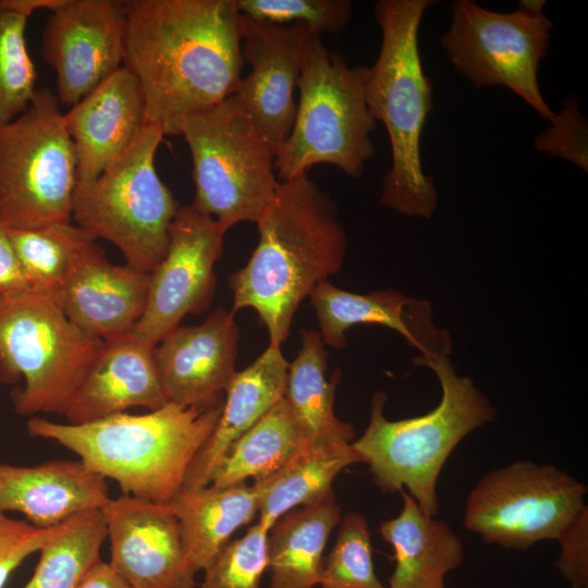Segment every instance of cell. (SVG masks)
<instances>
[{"label":"cell","instance_id":"cell-1","mask_svg":"<svg viewBox=\"0 0 588 588\" xmlns=\"http://www.w3.org/2000/svg\"><path fill=\"white\" fill-rule=\"evenodd\" d=\"M244 63L234 0L125 1L123 65L139 84L146 125L164 136L235 94Z\"/></svg>","mask_w":588,"mask_h":588},{"label":"cell","instance_id":"cell-2","mask_svg":"<svg viewBox=\"0 0 588 588\" xmlns=\"http://www.w3.org/2000/svg\"><path fill=\"white\" fill-rule=\"evenodd\" d=\"M338 213L330 194L303 173L279 181L257 220V246L229 286L232 311L254 309L269 344L287 339L301 302L341 269L347 237Z\"/></svg>","mask_w":588,"mask_h":588},{"label":"cell","instance_id":"cell-3","mask_svg":"<svg viewBox=\"0 0 588 588\" xmlns=\"http://www.w3.org/2000/svg\"><path fill=\"white\" fill-rule=\"evenodd\" d=\"M223 402L167 403L147 414L125 412L81 425L35 416L26 430L70 450L89 470L117 482L123 494L168 503L215 430Z\"/></svg>","mask_w":588,"mask_h":588},{"label":"cell","instance_id":"cell-4","mask_svg":"<svg viewBox=\"0 0 588 588\" xmlns=\"http://www.w3.org/2000/svg\"><path fill=\"white\" fill-rule=\"evenodd\" d=\"M434 0H379L375 19L381 44L367 66L366 102L373 120L387 128L391 168L382 179L381 204L405 217L429 219L439 194L421 164L420 138L432 110V83L425 73L418 34Z\"/></svg>","mask_w":588,"mask_h":588},{"label":"cell","instance_id":"cell-5","mask_svg":"<svg viewBox=\"0 0 588 588\" xmlns=\"http://www.w3.org/2000/svg\"><path fill=\"white\" fill-rule=\"evenodd\" d=\"M414 363L438 378L440 403L424 415L389 420L383 413L388 395L377 391L369 424L352 446L382 492L407 489L425 513L436 516L437 483L445 462L466 436L494 420L495 408L470 378L457 375L449 354L418 355Z\"/></svg>","mask_w":588,"mask_h":588},{"label":"cell","instance_id":"cell-6","mask_svg":"<svg viewBox=\"0 0 588 588\" xmlns=\"http://www.w3.org/2000/svg\"><path fill=\"white\" fill-rule=\"evenodd\" d=\"M367 66H350L320 41L298 82L292 130L275 152L279 181L315 164H331L346 175L362 177L375 156L370 137L377 122L366 102Z\"/></svg>","mask_w":588,"mask_h":588},{"label":"cell","instance_id":"cell-7","mask_svg":"<svg viewBox=\"0 0 588 588\" xmlns=\"http://www.w3.org/2000/svg\"><path fill=\"white\" fill-rule=\"evenodd\" d=\"M179 135L193 162L192 205L226 230L256 223L279 184L275 151L235 94L186 117Z\"/></svg>","mask_w":588,"mask_h":588},{"label":"cell","instance_id":"cell-8","mask_svg":"<svg viewBox=\"0 0 588 588\" xmlns=\"http://www.w3.org/2000/svg\"><path fill=\"white\" fill-rule=\"evenodd\" d=\"M163 136L145 125L130 150L94 181L77 183L73 197L75 224L115 245L126 265L146 273L164 257L180 208L156 169Z\"/></svg>","mask_w":588,"mask_h":588},{"label":"cell","instance_id":"cell-9","mask_svg":"<svg viewBox=\"0 0 588 588\" xmlns=\"http://www.w3.org/2000/svg\"><path fill=\"white\" fill-rule=\"evenodd\" d=\"M102 341L82 332L52 296L0 298V382L21 416L62 415Z\"/></svg>","mask_w":588,"mask_h":588},{"label":"cell","instance_id":"cell-10","mask_svg":"<svg viewBox=\"0 0 588 588\" xmlns=\"http://www.w3.org/2000/svg\"><path fill=\"white\" fill-rule=\"evenodd\" d=\"M74 144L56 93L37 89L28 108L0 127V219L13 229L72 221Z\"/></svg>","mask_w":588,"mask_h":588},{"label":"cell","instance_id":"cell-11","mask_svg":"<svg viewBox=\"0 0 588 588\" xmlns=\"http://www.w3.org/2000/svg\"><path fill=\"white\" fill-rule=\"evenodd\" d=\"M552 27L543 12L502 13L473 0H455L440 41L455 71L475 87H506L551 123L555 113L540 91L538 70Z\"/></svg>","mask_w":588,"mask_h":588},{"label":"cell","instance_id":"cell-12","mask_svg":"<svg viewBox=\"0 0 588 588\" xmlns=\"http://www.w3.org/2000/svg\"><path fill=\"white\" fill-rule=\"evenodd\" d=\"M586 485L551 464L517 461L477 481L464 525L488 543L527 550L556 540L586 505Z\"/></svg>","mask_w":588,"mask_h":588},{"label":"cell","instance_id":"cell-13","mask_svg":"<svg viewBox=\"0 0 588 588\" xmlns=\"http://www.w3.org/2000/svg\"><path fill=\"white\" fill-rule=\"evenodd\" d=\"M226 229L192 204L180 206L169 230L164 257L149 273L145 311L130 334L156 346L182 319L206 310L215 296V266Z\"/></svg>","mask_w":588,"mask_h":588},{"label":"cell","instance_id":"cell-14","mask_svg":"<svg viewBox=\"0 0 588 588\" xmlns=\"http://www.w3.org/2000/svg\"><path fill=\"white\" fill-rule=\"evenodd\" d=\"M242 54L250 72L235 96L274 151L287 138L295 118V90L319 32L302 23L278 25L240 14Z\"/></svg>","mask_w":588,"mask_h":588},{"label":"cell","instance_id":"cell-15","mask_svg":"<svg viewBox=\"0 0 588 588\" xmlns=\"http://www.w3.org/2000/svg\"><path fill=\"white\" fill-rule=\"evenodd\" d=\"M125 1L66 0L41 34L60 105L72 107L123 66Z\"/></svg>","mask_w":588,"mask_h":588},{"label":"cell","instance_id":"cell-16","mask_svg":"<svg viewBox=\"0 0 588 588\" xmlns=\"http://www.w3.org/2000/svg\"><path fill=\"white\" fill-rule=\"evenodd\" d=\"M110 541V565L131 588H195L196 572L183 549L167 503L123 494L101 509Z\"/></svg>","mask_w":588,"mask_h":588},{"label":"cell","instance_id":"cell-17","mask_svg":"<svg viewBox=\"0 0 588 588\" xmlns=\"http://www.w3.org/2000/svg\"><path fill=\"white\" fill-rule=\"evenodd\" d=\"M240 340L234 313L218 307L195 326H177L155 346L168 403L200 406L223 399L235 375Z\"/></svg>","mask_w":588,"mask_h":588},{"label":"cell","instance_id":"cell-18","mask_svg":"<svg viewBox=\"0 0 588 588\" xmlns=\"http://www.w3.org/2000/svg\"><path fill=\"white\" fill-rule=\"evenodd\" d=\"M63 119L75 148L77 183L91 182L130 150L146 125L139 84L123 65Z\"/></svg>","mask_w":588,"mask_h":588},{"label":"cell","instance_id":"cell-19","mask_svg":"<svg viewBox=\"0 0 588 588\" xmlns=\"http://www.w3.org/2000/svg\"><path fill=\"white\" fill-rule=\"evenodd\" d=\"M167 403L155 346L126 333L102 341L62 416L68 424L81 425L132 407L154 411Z\"/></svg>","mask_w":588,"mask_h":588},{"label":"cell","instance_id":"cell-20","mask_svg":"<svg viewBox=\"0 0 588 588\" xmlns=\"http://www.w3.org/2000/svg\"><path fill=\"white\" fill-rule=\"evenodd\" d=\"M148 287L149 273L112 264L95 241L56 299L82 332L105 341L131 332L145 311Z\"/></svg>","mask_w":588,"mask_h":588},{"label":"cell","instance_id":"cell-21","mask_svg":"<svg viewBox=\"0 0 588 588\" xmlns=\"http://www.w3.org/2000/svg\"><path fill=\"white\" fill-rule=\"evenodd\" d=\"M319 326V334L332 348L346 346V332L356 324H379L394 330L418 350L419 355L450 354L451 336L432 321L427 301L406 296L395 290L368 294L344 291L329 280L319 283L309 295Z\"/></svg>","mask_w":588,"mask_h":588},{"label":"cell","instance_id":"cell-22","mask_svg":"<svg viewBox=\"0 0 588 588\" xmlns=\"http://www.w3.org/2000/svg\"><path fill=\"white\" fill-rule=\"evenodd\" d=\"M109 499L107 480L79 460L34 466L0 463V513H21L36 527H56L79 513L101 510Z\"/></svg>","mask_w":588,"mask_h":588},{"label":"cell","instance_id":"cell-23","mask_svg":"<svg viewBox=\"0 0 588 588\" xmlns=\"http://www.w3.org/2000/svg\"><path fill=\"white\" fill-rule=\"evenodd\" d=\"M287 370L280 346L269 344L249 366L235 372L225 390L219 420L193 460L184 488L210 485L229 448L284 396Z\"/></svg>","mask_w":588,"mask_h":588},{"label":"cell","instance_id":"cell-24","mask_svg":"<svg viewBox=\"0 0 588 588\" xmlns=\"http://www.w3.org/2000/svg\"><path fill=\"white\" fill-rule=\"evenodd\" d=\"M400 492V514L379 526L394 550L390 588H445L448 573L464 562L463 541L446 522L425 513L405 490Z\"/></svg>","mask_w":588,"mask_h":588},{"label":"cell","instance_id":"cell-25","mask_svg":"<svg viewBox=\"0 0 588 588\" xmlns=\"http://www.w3.org/2000/svg\"><path fill=\"white\" fill-rule=\"evenodd\" d=\"M167 504L177 520L185 556L195 572L204 571L234 531L258 513L256 493L246 482L182 487Z\"/></svg>","mask_w":588,"mask_h":588},{"label":"cell","instance_id":"cell-26","mask_svg":"<svg viewBox=\"0 0 588 588\" xmlns=\"http://www.w3.org/2000/svg\"><path fill=\"white\" fill-rule=\"evenodd\" d=\"M342 512L334 491L282 515L267 539L270 588H314L319 583L323 551Z\"/></svg>","mask_w":588,"mask_h":588},{"label":"cell","instance_id":"cell-27","mask_svg":"<svg viewBox=\"0 0 588 588\" xmlns=\"http://www.w3.org/2000/svg\"><path fill=\"white\" fill-rule=\"evenodd\" d=\"M302 346L289 364L284 397L307 446L351 444L355 440L352 424L342 421L333 411L335 389L341 380L336 369L327 378L328 352L316 330L301 329Z\"/></svg>","mask_w":588,"mask_h":588},{"label":"cell","instance_id":"cell-28","mask_svg":"<svg viewBox=\"0 0 588 588\" xmlns=\"http://www.w3.org/2000/svg\"><path fill=\"white\" fill-rule=\"evenodd\" d=\"M356 463L362 458L352 443L303 448L275 473L254 481L258 522L270 530L289 511L327 497L335 477Z\"/></svg>","mask_w":588,"mask_h":588},{"label":"cell","instance_id":"cell-29","mask_svg":"<svg viewBox=\"0 0 588 588\" xmlns=\"http://www.w3.org/2000/svg\"><path fill=\"white\" fill-rule=\"evenodd\" d=\"M307 446L283 396L222 457L210 485L229 487L266 478Z\"/></svg>","mask_w":588,"mask_h":588},{"label":"cell","instance_id":"cell-30","mask_svg":"<svg viewBox=\"0 0 588 588\" xmlns=\"http://www.w3.org/2000/svg\"><path fill=\"white\" fill-rule=\"evenodd\" d=\"M10 235L34 292L57 296L86 247L96 240L72 221L37 229H13Z\"/></svg>","mask_w":588,"mask_h":588},{"label":"cell","instance_id":"cell-31","mask_svg":"<svg viewBox=\"0 0 588 588\" xmlns=\"http://www.w3.org/2000/svg\"><path fill=\"white\" fill-rule=\"evenodd\" d=\"M106 539L101 510L86 511L66 519L62 529L40 549L34 574L23 588H78L101 561Z\"/></svg>","mask_w":588,"mask_h":588},{"label":"cell","instance_id":"cell-32","mask_svg":"<svg viewBox=\"0 0 588 588\" xmlns=\"http://www.w3.org/2000/svg\"><path fill=\"white\" fill-rule=\"evenodd\" d=\"M27 20L0 3V127L21 115L37 91L25 36Z\"/></svg>","mask_w":588,"mask_h":588},{"label":"cell","instance_id":"cell-33","mask_svg":"<svg viewBox=\"0 0 588 588\" xmlns=\"http://www.w3.org/2000/svg\"><path fill=\"white\" fill-rule=\"evenodd\" d=\"M371 548L366 517L357 512L344 515L335 542L323 560L320 588H387L376 575Z\"/></svg>","mask_w":588,"mask_h":588},{"label":"cell","instance_id":"cell-34","mask_svg":"<svg viewBox=\"0 0 588 588\" xmlns=\"http://www.w3.org/2000/svg\"><path fill=\"white\" fill-rule=\"evenodd\" d=\"M269 530L259 522L230 540L204 568L200 588H259L268 567Z\"/></svg>","mask_w":588,"mask_h":588},{"label":"cell","instance_id":"cell-35","mask_svg":"<svg viewBox=\"0 0 588 588\" xmlns=\"http://www.w3.org/2000/svg\"><path fill=\"white\" fill-rule=\"evenodd\" d=\"M240 14L278 25L302 23L320 34H339L352 20L348 0H234Z\"/></svg>","mask_w":588,"mask_h":588},{"label":"cell","instance_id":"cell-36","mask_svg":"<svg viewBox=\"0 0 588 588\" xmlns=\"http://www.w3.org/2000/svg\"><path fill=\"white\" fill-rule=\"evenodd\" d=\"M534 147L588 171V125L574 94H568L550 126L535 138Z\"/></svg>","mask_w":588,"mask_h":588},{"label":"cell","instance_id":"cell-37","mask_svg":"<svg viewBox=\"0 0 588 588\" xmlns=\"http://www.w3.org/2000/svg\"><path fill=\"white\" fill-rule=\"evenodd\" d=\"M63 524L40 528L0 513V588L28 556L39 552L62 529Z\"/></svg>","mask_w":588,"mask_h":588},{"label":"cell","instance_id":"cell-38","mask_svg":"<svg viewBox=\"0 0 588 588\" xmlns=\"http://www.w3.org/2000/svg\"><path fill=\"white\" fill-rule=\"evenodd\" d=\"M561 553L555 562L571 587H588V506L585 505L556 538Z\"/></svg>","mask_w":588,"mask_h":588},{"label":"cell","instance_id":"cell-39","mask_svg":"<svg viewBox=\"0 0 588 588\" xmlns=\"http://www.w3.org/2000/svg\"><path fill=\"white\" fill-rule=\"evenodd\" d=\"M33 291L25 278L10 228L0 219V298H10Z\"/></svg>","mask_w":588,"mask_h":588},{"label":"cell","instance_id":"cell-40","mask_svg":"<svg viewBox=\"0 0 588 588\" xmlns=\"http://www.w3.org/2000/svg\"><path fill=\"white\" fill-rule=\"evenodd\" d=\"M78 588H131L120 574L102 560L85 576Z\"/></svg>","mask_w":588,"mask_h":588},{"label":"cell","instance_id":"cell-41","mask_svg":"<svg viewBox=\"0 0 588 588\" xmlns=\"http://www.w3.org/2000/svg\"><path fill=\"white\" fill-rule=\"evenodd\" d=\"M65 1L66 0H0V3L10 10L29 17L38 10H46L52 13L61 8Z\"/></svg>","mask_w":588,"mask_h":588},{"label":"cell","instance_id":"cell-42","mask_svg":"<svg viewBox=\"0 0 588 588\" xmlns=\"http://www.w3.org/2000/svg\"><path fill=\"white\" fill-rule=\"evenodd\" d=\"M546 1L541 0H524L519 1L518 9H522L531 14H539L543 12Z\"/></svg>","mask_w":588,"mask_h":588},{"label":"cell","instance_id":"cell-43","mask_svg":"<svg viewBox=\"0 0 588 588\" xmlns=\"http://www.w3.org/2000/svg\"><path fill=\"white\" fill-rule=\"evenodd\" d=\"M571 588H574V587H571Z\"/></svg>","mask_w":588,"mask_h":588}]
</instances>
